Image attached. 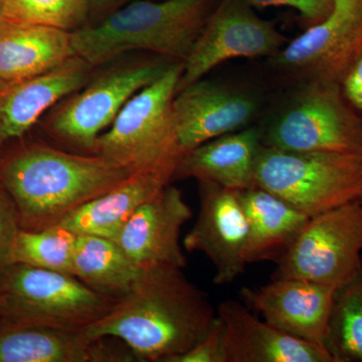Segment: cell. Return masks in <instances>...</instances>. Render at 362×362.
<instances>
[{"label": "cell", "instance_id": "1", "mask_svg": "<svg viewBox=\"0 0 362 362\" xmlns=\"http://www.w3.org/2000/svg\"><path fill=\"white\" fill-rule=\"evenodd\" d=\"M216 310L182 269H141L129 291L106 315L83 329L90 338H116L138 361L168 362L206 337Z\"/></svg>", "mask_w": 362, "mask_h": 362}, {"label": "cell", "instance_id": "2", "mask_svg": "<svg viewBox=\"0 0 362 362\" xmlns=\"http://www.w3.org/2000/svg\"><path fill=\"white\" fill-rule=\"evenodd\" d=\"M131 173L103 157L33 145L7 158L0 183L13 199L21 228L58 226L90 199L117 187Z\"/></svg>", "mask_w": 362, "mask_h": 362}, {"label": "cell", "instance_id": "3", "mask_svg": "<svg viewBox=\"0 0 362 362\" xmlns=\"http://www.w3.org/2000/svg\"><path fill=\"white\" fill-rule=\"evenodd\" d=\"M221 1L135 0L95 25L71 32L74 56L93 68L133 51L185 63Z\"/></svg>", "mask_w": 362, "mask_h": 362}, {"label": "cell", "instance_id": "4", "mask_svg": "<svg viewBox=\"0 0 362 362\" xmlns=\"http://www.w3.org/2000/svg\"><path fill=\"white\" fill-rule=\"evenodd\" d=\"M185 63L175 62L161 77L136 93L110 128L98 137L96 154L133 173H150L168 183L182 153L173 102Z\"/></svg>", "mask_w": 362, "mask_h": 362}, {"label": "cell", "instance_id": "5", "mask_svg": "<svg viewBox=\"0 0 362 362\" xmlns=\"http://www.w3.org/2000/svg\"><path fill=\"white\" fill-rule=\"evenodd\" d=\"M280 90L257 123L264 146L362 154V116L339 84L307 83Z\"/></svg>", "mask_w": 362, "mask_h": 362}, {"label": "cell", "instance_id": "6", "mask_svg": "<svg viewBox=\"0 0 362 362\" xmlns=\"http://www.w3.org/2000/svg\"><path fill=\"white\" fill-rule=\"evenodd\" d=\"M255 187L315 216L362 201V154L294 151L262 145Z\"/></svg>", "mask_w": 362, "mask_h": 362}, {"label": "cell", "instance_id": "7", "mask_svg": "<svg viewBox=\"0 0 362 362\" xmlns=\"http://www.w3.org/2000/svg\"><path fill=\"white\" fill-rule=\"evenodd\" d=\"M116 300L70 274L14 264L0 279V324L82 331Z\"/></svg>", "mask_w": 362, "mask_h": 362}, {"label": "cell", "instance_id": "8", "mask_svg": "<svg viewBox=\"0 0 362 362\" xmlns=\"http://www.w3.org/2000/svg\"><path fill=\"white\" fill-rule=\"evenodd\" d=\"M362 52V0H334L327 18L267 59L280 89L307 83L340 84Z\"/></svg>", "mask_w": 362, "mask_h": 362}, {"label": "cell", "instance_id": "9", "mask_svg": "<svg viewBox=\"0 0 362 362\" xmlns=\"http://www.w3.org/2000/svg\"><path fill=\"white\" fill-rule=\"evenodd\" d=\"M276 263L272 279H302L339 289L362 263L361 201L312 216Z\"/></svg>", "mask_w": 362, "mask_h": 362}, {"label": "cell", "instance_id": "10", "mask_svg": "<svg viewBox=\"0 0 362 362\" xmlns=\"http://www.w3.org/2000/svg\"><path fill=\"white\" fill-rule=\"evenodd\" d=\"M173 63L160 58L108 69L54 109L47 129L61 141L93 154L98 137L110 127L131 98L161 77Z\"/></svg>", "mask_w": 362, "mask_h": 362}, {"label": "cell", "instance_id": "11", "mask_svg": "<svg viewBox=\"0 0 362 362\" xmlns=\"http://www.w3.org/2000/svg\"><path fill=\"white\" fill-rule=\"evenodd\" d=\"M266 83L202 78L176 94L173 109L182 156L220 136L258 123L270 101Z\"/></svg>", "mask_w": 362, "mask_h": 362}, {"label": "cell", "instance_id": "12", "mask_svg": "<svg viewBox=\"0 0 362 362\" xmlns=\"http://www.w3.org/2000/svg\"><path fill=\"white\" fill-rule=\"evenodd\" d=\"M289 40L245 0H221L185 59L177 93L235 59L271 58Z\"/></svg>", "mask_w": 362, "mask_h": 362}, {"label": "cell", "instance_id": "13", "mask_svg": "<svg viewBox=\"0 0 362 362\" xmlns=\"http://www.w3.org/2000/svg\"><path fill=\"white\" fill-rule=\"evenodd\" d=\"M199 211L183 240L188 252H201L214 267V282L230 284L247 265L249 223L239 190L199 181Z\"/></svg>", "mask_w": 362, "mask_h": 362}, {"label": "cell", "instance_id": "14", "mask_svg": "<svg viewBox=\"0 0 362 362\" xmlns=\"http://www.w3.org/2000/svg\"><path fill=\"white\" fill-rule=\"evenodd\" d=\"M337 289L302 279H272L258 288H244L243 302L277 329L325 347Z\"/></svg>", "mask_w": 362, "mask_h": 362}, {"label": "cell", "instance_id": "15", "mask_svg": "<svg viewBox=\"0 0 362 362\" xmlns=\"http://www.w3.org/2000/svg\"><path fill=\"white\" fill-rule=\"evenodd\" d=\"M192 216L182 192L168 185L135 211L114 242L139 269L185 268L180 233Z\"/></svg>", "mask_w": 362, "mask_h": 362}, {"label": "cell", "instance_id": "16", "mask_svg": "<svg viewBox=\"0 0 362 362\" xmlns=\"http://www.w3.org/2000/svg\"><path fill=\"white\" fill-rule=\"evenodd\" d=\"M216 317L223 328L226 362H337L325 347L277 329L244 302H221Z\"/></svg>", "mask_w": 362, "mask_h": 362}, {"label": "cell", "instance_id": "17", "mask_svg": "<svg viewBox=\"0 0 362 362\" xmlns=\"http://www.w3.org/2000/svg\"><path fill=\"white\" fill-rule=\"evenodd\" d=\"M93 69L73 56L42 75L0 83V148L25 135L45 112L82 89L92 78Z\"/></svg>", "mask_w": 362, "mask_h": 362}, {"label": "cell", "instance_id": "18", "mask_svg": "<svg viewBox=\"0 0 362 362\" xmlns=\"http://www.w3.org/2000/svg\"><path fill=\"white\" fill-rule=\"evenodd\" d=\"M90 338L83 331L0 324V362L133 361L127 346Z\"/></svg>", "mask_w": 362, "mask_h": 362}, {"label": "cell", "instance_id": "19", "mask_svg": "<svg viewBox=\"0 0 362 362\" xmlns=\"http://www.w3.org/2000/svg\"><path fill=\"white\" fill-rule=\"evenodd\" d=\"M262 145L257 124L214 138L182 156L173 180L195 178L239 192L254 187Z\"/></svg>", "mask_w": 362, "mask_h": 362}, {"label": "cell", "instance_id": "20", "mask_svg": "<svg viewBox=\"0 0 362 362\" xmlns=\"http://www.w3.org/2000/svg\"><path fill=\"white\" fill-rule=\"evenodd\" d=\"M73 56L71 32L7 21L0 25V83L42 75Z\"/></svg>", "mask_w": 362, "mask_h": 362}, {"label": "cell", "instance_id": "21", "mask_svg": "<svg viewBox=\"0 0 362 362\" xmlns=\"http://www.w3.org/2000/svg\"><path fill=\"white\" fill-rule=\"evenodd\" d=\"M239 194L249 223L247 264L277 262L311 216L261 187L240 190Z\"/></svg>", "mask_w": 362, "mask_h": 362}, {"label": "cell", "instance_id": "22", "mask_svg": "<svg viewBox=\"0 0 362 362\" xmlns=\"http://www.w3.org/2000/svg\"><path fill=\"white\" fill-rule=\"evenodd\" d=\"M170 183L150 173H133L109 192L90 199L58 226L76 235L115 240L144 202Z\"/></svg>", "mask_w": 362, "mask_h": 362}, {"label": "cell", "instance_id": "23", "mask_svg": "<svg viewBox=\"0 0 362 362\" xmlns=\"http://www.w3.org/2000/svg\"><path fill=\"white\" fill-rule=\"evenodd\" d=\"M138 268L113 240L78 235L74 251L73 276L111 299L129 291L139 276Z\"/></svg>", "mask_w": 362, "mask_h": 362}, {"label": "cell", "instance_id": "24", "mask_svg": "<svg viewBox=\"0 0 362 362\" xmlns=\"http://www.w3.org/2000/svg\"><path fill=\"white\" fill-rule=\"evenodd\" d=\"M326 349L337 362H362V263L335 294Z\"/></svg>", "mask_w": 362, "mask_h": 362}, {"label": "cell", "instance_id": "25", "mask_svg": "<svg viewBox=\"0 0 362 362\" xmlns=\"http://www.w3.org/2000/svg\"><path fill=\"white\" fill-rule=\"evenodd\" d=\"M78 235L59 226L44 230L21 228L14 240L11 261L73 275L74 251Z\"/></svg>", "mask_w": 362, "mask_h": 362}, {"label": "cell", "instance_id": "26", "mask_svg": "<svg viewBox=\"0 0 362 362\" xmlns=\"http://www.w3.org/2000/svg\"><path fill=\"white\" fill-rule=\"evenodd\" d=\"M4 21L74 32L90 16L85 0H1Z\"/></svg>", "mask_w": 362, "mask_h": 362}, {"label": "cell", "instance_id": "27", "mask_svg": "<svg viewBox=\"0 0 362 362\" xmlns=\"http://www.w3.org/2000/svg\"><path fill=\"white\" fill-rule=\"evenodd\" d=\"M21 228L16 204L0 183V279L13 266L11 254Z\"/></svg>", "mask_w": 362, "mask_h": 362}, {"label": "cell", "instance_id": "28", "mask_svg": "<svg viewBox=\"0 0 362 362\" xmlns=\"http://www.w3.org/2000/svg\"><path fill=\"white\" fill-rule=\"evenodd\" d=\"M254 8L271 6L291 7L299 13L305 30L327 18L334 6V0H245Z\"/></svg>", "mask_w": 362, "mask_h": 362}, {"label": "cell", "instance_id": "29", "mask_svg": "<svg viewBox=\"0 0 362 362\" xmlns=\"http://www.w3.org/2000/svg\"><path fill=\"white\" fill-rule=\"evenodd\" d=\"M168 362H226L223 354V328L218 317L206 337L189 350L173 357Z\"/></svg>", "mask_w": 362, "mask_h": 362}, {"label": "cell", "instance_id": "30", "mask_svg": "<svg viewBox=\"0 0 362 362\" xmlns=\"http://www.w3.org/2000/svg\"><path fill=\"white\" fill-rule=\"evenodd\" d=\"M339 85L346 101L362 116V52L343 76Z\"/></svg>", "mask_w": 362, "mask_h": 362}, {"label": "cell", "instance_id": "31", "mask_svg": "<svg viewBox=\"0 0 362 362\" xmlns=\"http://www.w3.org/2000/svg\"><path fill=\"white\" fill-rule=\"evenodd\" d=\"M89 7L90 14H101L106 18L117 9L135 1V0H85Z\"/></svg>", "mask_w": 362, "mask_h": 362}, {"label": "cell", "instance_id": "32", "mask_svg": "<svg viewBox=\"0 0 362 362\" xmlns=\"http://www.w3.org/2000/svg\"><path fill=\"white\" fill-rule=\"evenodd\" d=\"M4 23V13H2V1L0 0V25Z\"/></svg>", "mask_w": 362, "mask_h": 362}, {"label": "cell", "instance_id": "33", "mask_svg": "<svg viewBox=\"0 0 362 362\" xmlns=\"http://www.w3.org/2000/svg\"><path fill=\"white\" fill-rule=\"evenodd\" d=\"M361 204H362V201H361Z\"/></svg>", "mask_w": 362, "mask_h": 362}]
</instances>
